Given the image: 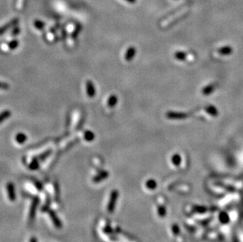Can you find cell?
<instances>
[{
  "instance_id": "obj_1",
  "label": "cell",
  "mask_w": 243,
  "mask_h": 242,
  "mask_svg": "<svg viewBox=\"0 0 243 242\" xmlns=\"http://www.w3.org/2000/svg\"><path fill=\"white\" fill-rule=\"evenodd\" d=\"M118 194H119L117 190H113L111 193L109 204H108V206H107V210H108L109 213H113V211H114L117 198H118Z\"/></svg>"
},
{
  "instance_id": "obj_2",
  "label": "cell",
  "mask_w": 243,
  "mask_h": 242,
  "mask_svg": "<svg viewBox=\"0 0 243 242\" xmlns=\"http://www.w3.org/2000/svg\"><path fill=\"white\" fill-rule=\"evenodd\" d=\"M86 91L89 98H94L96 94L95 86L92 80H88L86 82Z\"/></svg>"
},
{
  "instance_id": "obj_3",
  "label": "cell",
  "mask_w": 243,
  "mask_h": 242,
  "mask_svg": "<svg viewBox=\"0 0 243 242\" xmlns=\"http://www.w3.org/2000/svg\"><path fill=\"white\" fill-rule=\"evenodd\" d=\"M18 22H19V21H18V18H15V19L11 20V21L8 22L7 24H6V25H4L3 26H2V27L0 28V35L4 34V33L6 32L8 29H10V28L15 26L18 23Z\"/></svg>"
},
{
  "instance_id": "obj_4",
  "label": "cell",
  "mask_w": 243,
  "mask_h": 242,
  "mask_svg": "<svg viewBox=\"0 0 243 242\" xmlns=\"http://www.w3.org/2000/svg\"><path fill=\"white\" fill-rule=\"evenodd\" d=\"M6 189H7V194L9 199L11 201H14L16 199V193H15V188H14V185L12 182H9L6 186Z\"/></svg>"
},
{
  "instance_id": "obj_5",
  "label": "cell",
  "mask_w": 243,
  "mask_h": 242,
  "mask_svg": "<svg viewBox=\"0 0 243 242\" xmlns=\"http://www.w3.org/2000/svg\"><path fill=\"white\" fill-rule=\"evenodd\" d=\"M108 176H109V172H108L107 171H102L98 173V174L93 178V182H95V183H98V182H102V181H103L104 179L108 178Z\"/></svg>"
},
{
  "instance_id": "obj_6",
  "label": "cell",
  "mask_w": 243,
  "mask_h": 242,
  "mask_svg": "<svg viewBox=\"0 0 243 242\" xmlns=\"http://www.w3.org/2000/svg\"><path fill=\"white\" fill-rule=\"evenodd\" d=\"M50 216H51V220L53 221V223H54L55 227H56L57 228L60 229L61 227H62V223H61L60 219H58V217L57 216V215L51 211H50Z\"/></svg>"
},
{
  "instance_id": "obj_7",
  "label": "cell",
  "mask_w": 243,
  "mask_h": 242,
  "mask_svg": "<svg viewBox=\"0 0 243 242\" xmlns=\"http://www.w3.org/2000/svg\"><path fill=\"white\" fill-rule=\"evenodd\" d=\"M39 204V199H34L33 202H32V204L31 206V211H30V219H33L35 217V211H36V208L37 206Z\"/></svg>"
},
{
  "instance_id": "obj_8",
  "label": "cell",
  "mask_w": 243,
  "mask_h": 242,
  "mask_svg": "<svg viewBox=\"0 0 243 242\" xmlns=\"http://www.w3.org/2000/svg\"><path fill=\"white\" fill-rule=\"evenodd\" d=\"M135 54V49L134 47H130L128 48V50L127 51L126 54H125V59L126 61H131L134 58Z\"/></svg>"
},
{
  "instance_id": "obj_9",
  "label": "cell",
  "mask_w": 243,
  "mask_h": 242,
  "mask_svg": "<svg viewBox=\"0 0 243 242\" xmlns=\"http://www.w3.org/2000/svg\"><path fill=\"white\" fill-rule=\"evenodd\" d=\"M11 114L12 113L10 110H4L2 112H0V124H2L8 118H10Z\"/></svg>"
},
{
  "instance_id": "obj_10",
  "label": "cell",
  "mask_w": 243,
  "mask_h": 242,
  "mask_svg": "<svg viewBox=\"0 0 243 242\" xmlns=\"http://www.w3.org/2000/svg\"><path fill=\"white\" fill-rule=\"evenodd\" d=\"M117 101H118V99H117V96L115 94L111 95L108 99V106L110 108H113L117 104Z\"/></svg>"
},
{
  "instance_id": "obj_11",
  "label": "cell",
  "mask_w": 243,
  "mask_h": 242,
  "mask_svg": "<svg viewBox=\"0 0 243 242\" xmlns=\"http://www.w3.org/2000/svg\"><path fill=\"white\" fill-rule=\"evenodd\" d=\"M15 139L16 141H17L18 143L23 144L25 143L26 141V140H27V136H26V134H23V133H19V134H18L16 135Z\"/></svg>"
},
{
  "instance_id": "obj_12",
  "label": "cell",
  "mask_w": 243,
  "mask_h": 242,
  "mask_svg": "<svg viewBox=\"0 0 243 242\" xmlns=\"http://www.w3.org/2000/svg\"><path fill=\"white\" fill-rule=\"evenodd\" d=\"M84 139H85L86 141H92L94 139H95V134H94L92 131H86L84 132Z\"/></svg>"
},
{
  "instance_id": "obj_13",
  "label": "cell",
  "mask_w": 243,
  "mask_h": 242,
  "mask_svg": "<svg viewBox=\"0 0 243 242\" xmlns=\"http://www.w3.org/2000/svg\"><path fill=\"white\" fill-rule=\"evenodd\" d=\"M219 219H220V221L222 223H228V222H229L230 220V218L229 216H228V215L226 212H221L220 215V216H219Z\"/></svg>"
},
{
  "instance_id": "obj_14",
  "label": "cell",
  "mask_w": 243,
  "mask_h": 242,
  "mask_svg": "<svg viewBox=\"0 0 243 242\" xmlns=\"http://www.w3.org/2000/svg\"><path fill=\"white\" fill-rule=\"evenodd\" d=\"M29 168L32 169V170H37V169L39 168V161H38L37 158L33 159L32 161L30 163Z\"/></svg>"
},
{
  "instance_id": "obj_15",
  "label": "cell",
  "mask_w": 243,
  "mask_h": 242,
  "mask_svg": "<svg viewBox=\"0 0 243 242\" xmlns=\"http://www.w3.org/2000/svg\"><path fill=\"white\" fill-rule=\"evenodd\" d=\"M18 46H19V41L16 40V39L12 40L11 42H10L9 44H8V47H9V48H10V50H15V49L18 48Z\"/></svg>"
},
{
  "instance_id": "obj_16",
  "label": "cell",
  "mask_w": 243,
  "mask_h": 242,
  "mask_svg": "<svg viewBox=\"0 0 243 242\" xmlns=\"http://www.w3.org/2000/svg\"><path fill=\"white\" fill-rule=\"evenodd\" d=\"M156 186H157V183H156L155 181L153 180V179L148 180L147 182H146V187L150 189V190H154V189H155Z\"/></svg>"
},
{
  "instance_id": "obj_17",
  "label": "cell",
  "mask_w": 243,
  "mask_h": 242,
  "mask_svg": "<svg viewBox=\"0 0 243 242\" xmlns=\"http://www.w3.org/2000/svg\"><path fill=\"white\" fill-rule=\"evenodd\" d=\"M194 211L198 212V213H204L207 211V208L205 207H201V206H195L194 207Z\"/></svg>"
},
{
  "instance_id": "obj_18",
  "label": "cell",
  "mask_w": 243,
  "mask_h": 242,
  "mask_svg": "<svg viewBox=\"0 0 243 242\" xmlns=\"http://www.w3.org/2000/svg\"><path fill=\"white\" fill-rule=\"evenodd\" d=\"M34 25L36 28L38 29H43L45 26V24L43 23V22H40V21H35L34 22Z\"/></svg>"
},
{
  "instance_id": "obj_19",
  "label": "cell",
  "mask_w": 243,
  "mask_h": 242,
  "mask_svg": "<svg viewBox=\"0 0 243 242\" xmlns=\"http://www.w3.org/2000/svg\"><path fill=\"white\" fill-rule=\"evenodd\" d=\"M158 213H159V215L161 217H165L166 215V209L165 207L164 206H161L158 208Z\"/></svg>"
},
{
  "instance_id": "obj_20",
  "label": "cell",
  "mask_w": 243,
  "mask_h": 242,
  "mask_svg": "<svg viewBox=\"0 0 243 242\" xmlns=\"http://www.w3.org/2000/svg\"><path fill=\"white\" fill-rule=\"evenodd\" d=\"M10 89V85L6 83H4V82H1L0 81V90H8Z\"/></svg>"
},
{
  "instance_id": "obj_21",
  "label": "cell",
  "mask_w": 243,
  "mask_h": 242,
  "mask_svg": "<svg viewBox=\"0 0 243 242\" xmlns=\"http://www.w3.org/2000/svg\"><path fill=\"white\" fill-rule=\"evenodd\" d=\"M51 153V150H48V151H47L46 153H43V154H41L40 156H39V160H44L45 158H47V157H48L50 154Z\"/></svg>"
},
{
  "instance_id": "obj_22",
  "label": "cell",
  "mask_w": 243,
  "mask_h": 242,
  "mask_svg": "<svg viewBox=\"0 0 243 242\" xmlns=\"http://www.w3.org/2000/svg\"><path fill=\"white\" fill-rule=\"evenodd\" d=\"M172 231H173L174 234L175 235H178L179 234V228L177 225H173L172 227Z\"/></svg>"
},
{
  "instance_id": "obj_23",
  "label": "cell",
  "mask_w": 243,
  "mask_h": 242,
  "mask_svg": "<svg viewBox=\"0 0 243 242\" xmlns=\"http://www.w3.org/2000/svg\"><path fill=\"white\" fill-rule=\"evenodd\" d=\"M19 33H20V28L18 27H17V28H14V30H13L12 35H18Z\"/></svg>"
},
{
  "instance_id": "obj_24",
  "label": "cell",
  "mask_w": 243,
  "mask_h": 242,
  "mask_svg": "<svg viewBox=\"0 0 243 242\" xmlns=\"http://www.w3.org/2000/svg\"><path fill=\"white\" fill-rule=\"evenodd\" d=\"M30 242H37V240L35 237H32L31 240H30Z\"/></svg>"
},
{
  "instance_id": "obj_25",
  "label": "cell",
  "mask_w": 243,
  "mask_h": 242,
  "mask_svg": "<svg viewBox=\"0 0 243 242\" xmlns=\"http://www.w3.org/2000/svg\"><path fill=\"white\" fill-rule=\"evenodd\" d=\"M127 1H128V2H134L135 1V0H127Z\"/></svg>"
},
{
  "instance_id": "obj_26",
  "label": "cell",
  "mask_w": 243,
  "mask_h": 242,
  "mask_svg": "<svg viewBox=\"0 0 243 242\" xmlns=\"http://www.w3.org/2000/svg\"><path fill=\"white\" fill-rule=\"evenodd\" d=\"M234 242H238V239L236 237H235V239H234Z\"/></svg>"
},
{
  "instance_id": "obj_27",
  "label": "cell",
  "mask_w": 243,
  "mask_h": 242,
  "mask_svg": "<svg viewBox=\"0 0 243 242\" xmlns=\"http://www.w3.org/2000/svg\"><path fill=\"white\" fill-rule=\"evenodd\" d=\"M37 183H39V182H35V185H37ZM38 186H39V188H40V187H41L40 185H38Z\"/></svg>"
}]
</instances>
